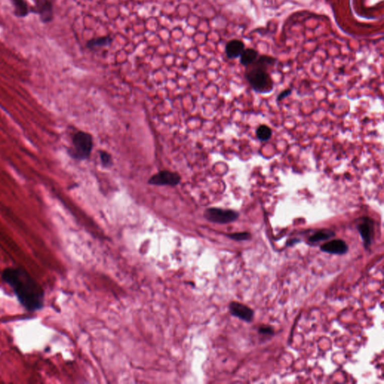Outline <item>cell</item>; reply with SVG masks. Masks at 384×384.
Instances as JSON below:
<instances>
[{
  "label": "cell",
  "instance_id": "obj_14",
  "mask_svg": "<svg viewBox=\"0 0 384 384\" xmlns=\"http://www.w3.org/2000/svg\"><path fill=\"white\" fill-rule=\"evenodd\" d=\"M336 236V234L333 231L329 229H323V230L318 231L313 235L311 236L309 238V241L310 243H316L323 240H330Z\"/></svg>",
  "mask_w": 384,
  "mask_h": 384
},
{
  "label": "cell",
  "instance_id": "obj_8",
  "mask_svg": "<svg viewBox=\"0 0 384 384\" xmlns=\"http://www.w3.org/2000/svg\"><path fill=\"white\" fill-rule=\"evenodd\" d=\"M229 310L233 316L237 317L248 323L252 322L255 315V312L252 309L237 302H231Z\"/></svg>",
  "mask_w": 384,
  "mask_h": 384
},
{
  "label": "cell",
  "instance_id": "obj_1",
  "mask_svg": "<svg viewBox=\"0 0 384 384\" xmlns=\"http://www.w3.org/2000/svg\"><path fill=\"white\" fill-rule=\"evenodd\" d=\"M4 281L13 289L18 300L29 312H36L44 305V293L41 286L24 269L11 267L3 272Z\"/></svg>",
  "mask_w": 384,
  "mask_h": 384
},
{
  "label": "cell",
  "instance_id": "obj_17",
  "mask_svg": "<svg viewBox=\"0 0 384 384\" xmlns=\"http://www.w3.org/2000/svg\"><path fill=\"white\" fill-rule=\"evenodd\" d=\"M101 160H102V164L105 165V167L110 166L111 165V155L108 153L106 152H102L100 154Z\"/></svg>",
  "mask_w": 384,
  "mask_h": 384
},
{
  "label": "cell",
  "instance_id": "obj_10",
  "mask_svg": "<svg viewBox=\"0 0 384 384\" xmlns=\"http://www.w3.org/2000/svg\"><path fill=\"white\" fill-rule=\"evenodd\" d=\"M321 251L333 255H344L348 251V246L344 240H334L324 243L321 246Z\"/></svg>",
  "mask_w": 384,
  "mask_h": 384
},
{
  "label": "cell",
  "instance_id": "obj_7",
  "mask_svg": "<svg viewBox=\"0 0 384 384\" xmlns=\"http://www.w3.org/2000/svg\"><path fill=\"white\" fill-rule=\"evenodd\" d=\"M358 231L362 237L364 246L368 249L372 243L373 236H374V221L368 217H363L361 218V223L357 225Z\"/></svg>",
  "mask_w": 384,
  "mask_h": 384
},
{
  "label": "cell",
  "instance_id": "obj_4",
  "mask_svg": "<svg viewBox=\"0 0 384 384\" xmlns=\"http://www.w3.org/2000/svg\"><path fill=\"white\" fill-rule=\"evenodd\" d=\"M206 220L216 224H226L237 221L240 213L233 209H224L221 208H209L204 212Z\"/></svg>",
  "mask_w": 384,
  "mask_h": 384
},
{
  "label": "cell",
  "instance_id": "obj_11",
  "mask_svg": "<svg viewBox=\"0 0 384 384\" xmlns=\"http://www.w3.org/2000/svg\"><path fill=\"white\" fill-rule=\"evenodd\" d=\"M12 8L13 15L18 18H25L33 14V6L27 0H9Z\"/></svg>",
  "mask_w": 384,
  "mask_h": 384
},
{
  "label": "cell",
  "instance_id": "obj_6",
  "mask_svg": "<svg viewBox=\"0 0 384 384\" xmlns=\"http://www.w3.org/2000/svg\"><path fill=\"white\" fill-rule=\"evenodd\" d=\"M181 181V177L177 173L162 171L155 174L149 180V184L154 186H176Z\"/></svg>",
  "mask_w": 384,
  "mask_h": 384
},
{
  "label": "cell",
  "instance_id": "obj_9",
  "mask_svg": "<svg viewBox=\"0 0 384 384\" xmlns=\"http://www.w3.org/2000/svg\"><path fill=\"white\" fill-rule=\"evenodd\" d=\"M245 48H246V44L244 41L240 39H231L227 41L225 45L226 56L229 59L240 58Z\"/></svg>",
  "mask_w": 384,
  "mask_h": 384
},
{
  "label": "cell",
  "instance_id": "obj_2",
  "mask_svg": "<svg viewBox=\"0 0 384 384\" xmlns=\"http://www.w3.org/2000/svg\"><path fill=\"white\" fill-rule=\"evenodd\" d=\"M277 59L269 55H259L258 59L248 67L245 77L254 91L267 94L273 90L274 83L269 74L268 68L273 67Z\"/></svg>",
  "mask_w": 384,
  "mask_h": 384
},
{
  "label": "cell",
  "instance_id": "obj_13",
  "mask_svg": "<svg viewBox=\"0 0 384 384\" xmlns=\"http://www.w3.org/2000/svg\"><path fill=\"white\" fill-rule=\"evenodd\" d=\"M111 37H99L89 40L87 43V47L90 50H96L102 47H108L112 43Z\"/></svg>",
  "mask_w": 384,
  "mask_h": 384
},
{
  "label": "cell",
  "instance_id": "obj_12",
  "mask_svg": "<svg viewBox=\"0 0 384 384\" xmlns=\"http://www.w3.org/2000/svg\"><path fill=\"white\" fill-rule=\"evenodd\" d=\"M259 55L260 53L258 50L253 48V47L245 48L240 57V64L244 67H248L258 59Z\"/></svg>",
  "mask_w": 384,
  "mask_h": 384
},
{
  "label": "cell",
  "instance_id": "obj_16",
  "mask_svg": "<svg viewBox=\"0 0 384 384\" xmlns=\"http://www.w3.org/2000/svg\"><path fill=\"white\" fill-rule=\"evenodd\" d=\"M227 237L235 241H246L252 238L250 233L241 232L234 233V234H227Z\"/></svg>",
  "mask_w": 384,
  "mask_h": 384
},
{
  "label": "cell",
  "instance_id": "obj_15",
  "mask_svg": "<svg viewBox=\"0 0 384 384\" xmlns=\"http://www.w3.org/2000/svg\"><path fill=\"white\" fill-rule=\"evenodd\" d=\"M272 129L266 125H261L256 131V135L261 141H267L272 137Z\"/></svg>",
  "mask_w": 384,
  "mask_h": 384
},
{
  "label": "cell",
  "instance_id": "obj_5",
  "mask_svg": "<svg viewBox=\"0 0 384 384\" xmlns=\"http://www.w3.org/2000/svg\"><path fill=\"white\" fill-rule=\"evenodd\" d=\"M33 14L38 15L44 24H50L54 18V3L56 0H33Z\"/></svg>",
  "mask_w": 384,
  "mask_h": 384
},
{
  "label": "cell",
  "instance_id": "obj_19",
  "mask_svg": "<svg viewBox=\"0 0 384 384\" xmlns=\"http://www.w3.org/2000/svg\"><path fill=\"white\" fill-rule=\"evenodd\" d=\"M292 90L291 89H287V90H284V91L281 92V93H280L279 95H278V98H277V101L278 102H280V101L282 100V99H284V98L287 97V96H290V94H291Z\"/></svg>",
  "mask_w": 384,
  "mask_h": 384
},
{
  "label": "cell",
  "instance_id": "obj_3",
  "mask_svg": "<svg viewBox=\"0 0 384 384\" xmlns=\"http://www.w3.org/2000/svg\"><path fill=\"white\" fill-rule=\"evenodd\" d=\"M93 137L84 131H78L72 137V147L69 154L73 159L85 160L90 157L93 149Z\"/></svg>",
  "mask_w": 384,
  "mask_h": 384
},
{
  "label": "cell",
  "instance_id": "obj_18",
  "mask_svg": "<svg viewBox=\"0 0 384 384\" xmlns=\"http://www.w3.org/2000/svg\"><path fill=\"white\" fill-rule=\"evenodd\" d=\"M258 331H259L261 334L263 335H270V336H272V335L274 334L273 329L269 327V326H262V327H260Z\"/></svg>",
  "mask_w": 384,
  "mask_h": 384
}]
</instances>
